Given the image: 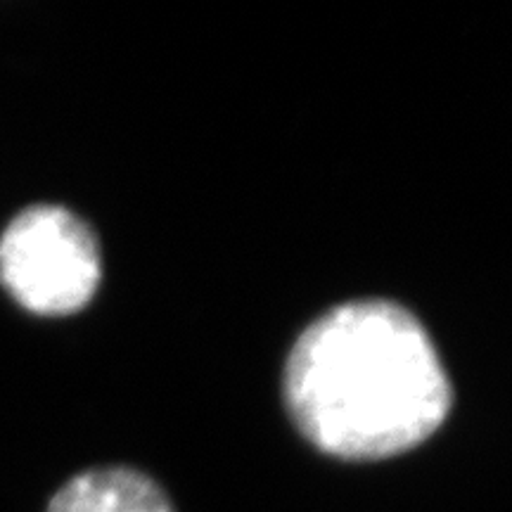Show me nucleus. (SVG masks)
Masks as SVG:
<instances>
[{
  "mask_svg": "<svg viewBox=\"0 0 512 512\" xmlns=\"http://www.w3.org/2000/svg\"><path fill=\"white\" fill-rule=\"evenodd\" d=\"M285 403L318 451L382 460L430 439L451 413L453 389L411 311L358 299L325 311L294 342Z\"/></svg>",
  "mask_w": 512,
  "mask_h": 512,
  "instance_id": "1",
  "label": "nucleus"
},
{
  "mask_svg": "<svg viewBox=\"0 0 512 512\" xmlns=\"http://www.w3.org/2000/svg\"><path fill=\"white\" fill-rule=\"evenodd\" d=\"M102 259L91 226L57 204H36L0 238V283L36 316H69L98 292Z\"/></svg>",
  "mask_w": 512,
  "mask_h": 512,
  "instance_id": "2",
  "label": "nucleus"
},
{
  "mask_svg": "<svg viewBox=\"0 0 512 512\" xmlns=\"http://www.w3.org/2000/svg\"><path fill=\"white\" fill-rule=\"evenodd\" d=\"M46 512H176L155 479L124 465L79 472L50 498Z\"/></svg>",
  "mask_w": 512,
  "mask_h": 512,
  "instance_id": "3",
  "label": "nucleus"
}]
</instances>
